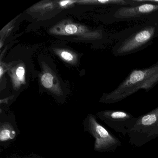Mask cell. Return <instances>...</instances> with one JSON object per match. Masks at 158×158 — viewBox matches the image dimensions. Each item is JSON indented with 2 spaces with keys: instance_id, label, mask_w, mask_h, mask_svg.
Listing matches in <instances>:
<instances>
[{
  "instance_id": "6da1fadb",
  "label": "cell",
  "mask_w": 158,
  "mask_h": 158,
  "mask_svg": "<svg viewBox=\"0 0 158 158\" xmlns=\"http://www.w3.org/2000/svg\"><path fill=\"white\" fill-rule=\"evenodd\" d=\"M158 84V62L150 67L132 70L115 89L103 95L101 101L119 102L140 89L148 92Z\"/></svg>"
},
{
  "instance_id": "7a4b0ae2",
  "label": "cell",
  "mask_w": 158,
  "mask_h": 158,
  "mask_svg": "<svg viewBox=\"0 0 158 158\" xmlns=\"http://www.w3.org/2000/svg\"><path fill=\"white\" fill-rule=\"evenodd\" d=\"M127 135L129 143L139 148L158 137V107L135 117L128 127Z\"/></svg>"
},
{
  "instance_id": "3957f363",
  "label": "cell",
  "mask_w": 158,
  "mask_h": 158,
  "mask_svg": "<svg viewBox=\"0 0 158 158\" xmlns=\"http://www.w3.org/2000/svg\"><path fill=\"white\" fill-rule=\"evenodd\" d=\"M84 126L86 131L95 139L94 149L96 151H115L122 146L119 139L99 123L95 115L88 114L84 122Z\"/></svg>"
},
{
  "instance_id": "277c9868",
  "label": "cell",
  "mask_w": 158,
  "mask_h": 158,
  "mask_svg": "<svg viewBox=\"0 0 158 158\" xmlns=\"http://www.w3.org/2000/svg\"><path fill=\"white\" fill-rule=\"evenodd\" d=\"M97 116L115 132L124 136L127 135L128 127L135 117L127 112L119 110L99 112Z\"/></svg>"
},
{
  "instance_id": "5b68a950",
  "label": "cell",
  "mask_w": 158,
  "mask_h": 158,
  "mask_svg": "<svg viewBox=\"0 0 158 158\" xmlns=\"http://www.w3.org/2000/svg\"><path fill=\"white\" fill-rule=\"evenodd\" d=\"M155 33L154 27L142 28L123 41L117 48L116 53L118 55H126L138 50L153 39Z\"/></svg>"
},
{
  "instance_id": "8992f818",
  "label": "cell",
  "mask_w": 158,
  "mask_h": 158,
  "mask_svg": "<svg viewBox=\"0 0 158 158\" xmlns=\"http://www.w3.org/2000/svg\"><path fill=\"white\" fill-rule=\"evenodd\" d=\"M158 11V4L153 3H138L134 6L122 7L115 13V17L118 19H130L140 17Z\"/></svg>"
},
{
  "instance_id": "52a82bcc",
  "label": "cell",
  "mask_w": 158,
  "mask_h": 158,
  "mask_svg": "<svg viewBox=\"0 0 158 158\" xmlns=\"http://www.w3.org/2000/svg\"><path fill=\"white\" fill-rule=\"evenodd\" d=\"M16 131L10 123L5 122L2 123L0 127V140L5 142L12 140L16 136Z\"/></svg>"
},
{
  "instance_id": "ba28073f",
  "label": "cell",
  "mask_w": 158,
  "mask_h": 158,
  "mask_svg": "<svg viewBox=\"0 0 158 158\" xmlns=\"http://www.w3.org/2000/svg\"><path fill=\"white\" fill-rule=\"evenodd\" d=\"M41 83L46 88L49 89L53 84V77L49 73H46L41 77Z\"/></svg>"
},
{
  "instance_id": "9c48e42d",
  "label": "cell",
  "mask_w": 158,
  "mask_h": 158,
  "mask_svg": "<svg viewBox=\"0 0 158 158\" xmlns=\"http://www.w3.org/2000/svg\"><path fill=\"white\" fill-rule=\"evenodd\" d=\"M65 32L69 35H74L76 34L78 31V28L76 26L73 24L67 25L65 26Z\"/></svg>"
},
{
  "instance_id": "30bf717a",
  "label": "cell",
  "mask_w": 158,
  "mask_h": 158,
  "mask_svg": "<svg viewBox=\"0 0 158 158\" xmlns=\"http://www.w3.org/2000/svg\"><path fill=\"white\" fill-rule=\"evenodd\" d=\"M61 56L63 59H64L65 60L68 61H71L73 59V55L67 52H63L61 54Z\"/></svg>"
},
{
  "instance_id": "8fae6325",
  "label": "cell",
  "mask_w": 158,
  "mask_h": 158,
  "mask_svg": "<svg viewBox=\"0 0 158 158\" xmlns=\"http://www.w3.org/2000/svg\"><path fill=\"white\" fill-rule=\"evenodd\" d=\"M25 74V69L22 66H20L18 67V69L16 70V75L17 77H19L21 80H22V78L23 77Z\"/></svg>"
},
{
  "instance_id": "7c38bea8",
  "label": "cell",
  "mask_w": 158,
  "mask_h": 158,
  "mask_svg": "<svg viewBox=\"0 0 158 158\" xmlns=\"http://www.w3.org/2000/svg\"><path fill=\"white\" fill-rule=\"evenodd\" d=\"M72 2L70 1H62L60 2V5L62 6H65L66 4H68L69 2Z\"/></svg>"
},
{
  "instance_id": "4fadbf2b",
  "label": "cell",
  "mask_w": 158,
  "mask_h": 158,
  "mask_svg": "<svg viewBox=\"0 0 158 158\" xmlns=\"http://www.w3.org/2000/svg\"><path fill=\"white\" fill-rule=\"evenodd\" d=\"M2 67H1V77L2 76Z\"/></svg>"
},
{
  "instance_id": "5bb4252c",
  "label": "cell",
  "mask_w": 158,
  "mask_h": 158,
  "mask_svg": "<svg viewBox=\"0 0 158 158\" xmlns=\"http://www.w3.org/2000/svg\"><path fill=\"white\" fill-rule=\"evenodd\" d=\"M158 158V157H157V158Z\"/></svg>"
}]
</instances>
